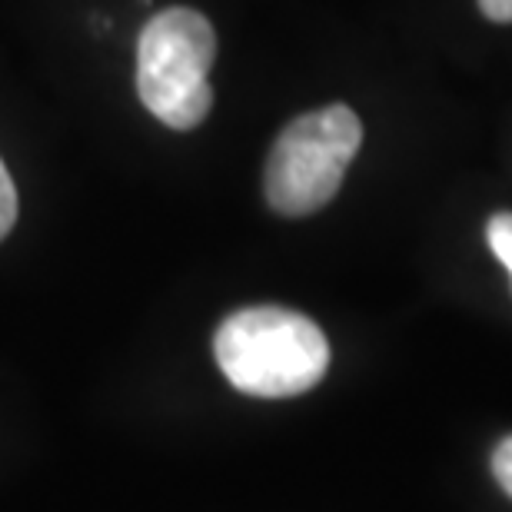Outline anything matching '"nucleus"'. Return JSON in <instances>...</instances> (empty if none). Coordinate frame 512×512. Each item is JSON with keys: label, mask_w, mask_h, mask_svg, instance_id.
I'll return each instance as SVG.
<instances>
[{"label": "nucleus", "mask_w": 512, "mask_h": 512, "mask_svg": "<svg viewBox=\"0 0 512 512\" xmlns=\"http://www.w3.org/2000/svg\"><path fill=\"white\" fill-rule=\"evenodd\" d=\"M213 353L240 393L260 399L300 396L320 383L330 366V343L320 326L283 306H250L227 316Z\"/></svg>", "instance_id": "nucleus-1"}, {"label": "nucleus", "mask_w": 512, "mask_h": 512, "mask_svg": "<svg viewBox=\"0 0 512 512\" xmlns=\"http://www.w3.org/2000/svg\"><path fill=\"white\" fill-rule=\"evenodd\" d=\"M217 34L203 14L167 7L143 27L137 44V94L143 107L170 130H193L213 107L210 67Z\"/></svg>", "instance_id": "nucleus-2"}, {"label": "nucleus", "mask_w": 512, "mask_h": 512, "mask_svg": "<svg viewBox=\"0 0 512 512\" xmlns=\"http://www.w3.org/2000/svg\"><path fill=\"white\" fill-rule=\"evenodd\" d=\"M363 143V124L350 107L330 104L296 117L276 137L263 170L266 203L280 217H310L336 197Z\"/></svg>", "instance_id": "nucleus-3"}, {"label": "nucleus", "mask_w": 512, "mask_h": 512, "mask_svg": "<svg viewBox=\"0 0 512 512\" xmlns=\"http://www.w3.org/2000/svg\"><path fill=\"white\" fill-rule=\"evenodd\" d=\"M486 240L489 250L496 253V260L506 266L512 276V213H496L486 227Z\"/></svg>", "instance_id": "nucleus-4"}, {"label": "nucleus", "mask_w": 512, "mask_h": 512, "mask_svg": "<svg viewBox=\"0 0 512 512\" xmlns=\"http://www.w3.org/2000/svg\"><path fill=\"white\" fill-rule=\"evenodd\" d=\"M14 220H17V187H14V180H10L4 160H0V240L10 233Z\"/></svg>", "instance_id": "nucleus-5"}, {"label": "nucleus", "mask_w": 512, "mask_h": 512, "mask_svg": "<svg viewBox=\"0 0 512 512\" xmlns=\"http://www.w3.org/2000/svg\"><path fill=\"white\" fill-rule=\"evenodd\" d=\"M493 476H496V483L512 496V436L496 446V453H493Z\"/></svg>", "instance_id": "nucleus-6"}, {"label": "nucleus", "mask_w": 512, "mask_h": 512, "mask_svg": "<svg viewBox=\"0 0 512 512\" xmlns=\"http://www.w3.org/2000/svg\"><path fill=\"white\" fill-rule=\"evenodd\" d=\"M479 10L496 24H512V0H479Z\"/></svg>", "instance_id": "nucleus-7"}]
</instances>
